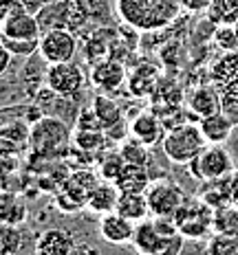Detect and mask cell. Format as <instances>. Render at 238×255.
I'll list each match as a JSON object with an SVG mask.
<instances>
[{
  "instance_id": "cell-1",
  "label": "cell",
  "mask_w": 238,
  "mask_h": 255,
  "mask_svg": "<svg viewBox=\"0 0 238 255\" xmlns=\"http://www.w3.org/2000/svg\"><path fill=\"white\" fill-rule=\"evenodd\" d=\"M183 0H115V13L141 33L166 29L181 15Z\"/></svg>"
},
{
  "instance_id": "cell-2",
  "label": "cell",
  "mask_w": 238,
  "mask_h": 255,
  "mask_svg": "<svg viewBox=\"0 0 238 255\" xmlns=\"http://www.w3.org/2000/svg\"><path fill=\"white\" fill-rule=\"evenodd\" d=\"M205 145H208V141H205L199 124H190V121L170 126L161 141V150L166 152L168 161L174 163V165L192 163L205 150Z\"/></svg>"
},
{
  "instance_id": "cell-3",
  "label": "cell",
  "mask_w": 238,
  "mask_h": 255,
  "mask_svg": "<svg viewBox=\"0 0 238 255\" xmlns=\"http://www.w3.org/2000/svg\"><path fill=\"white\" fill-rule=\"evenodd\" d=\"M174 222L188 240L208 242L214 236V207H210L201 196H188L181 209L174 214Z\"/></svg>"
},
{
  "instance_id": "cell-4",
  "label": "cell",
  "mask_w": 238,
  "mask_h": 255,
  "mask_svg": "<svg viewBox=\"0 0 238 255\" xmlns=\"http://www.w3.org/2000/svg\"><path fill=\"white\" fill-rule=\"evenodd\" d=\"M210 79L223 102V113L238 124V51L223 53L210 68Z\"/></svg>"
},
{
  "instance_id": "cell-5",
  "label": "cell",
  "mask_w": 238,
  "mask_h": 255,
  "mask_svg": "<svg viewBox=\"0 0 238 255\" xmlns=\"http://www.w3.org/2000/svg\"><path fill=\"white\" fill-rule=\"evenodd\" d=\"M192 176L199 183H212V180H221L230 174L236 172L234 158H232L230 150L225 143H208L205 150L194 158L192 163H188Z\"/></svg>"
},
{
  "instance_id": "cell-6",
  "label": "cell",
  "mask_w": 238,
  "mask_h": 255,
  "mask_svg": "<svg viewBox=\"0 0 238 255\" xmlns=\"http://www.w3.org/2000/svg\"><path fill=\"white\" fill-rule=\"evenodd\" d=\"M188 191H185L177 180L172 178H157L150 183V187L146 189V198L150 205V214L152 218L157 216H166V218H174L181 205L188 198Z\"/></svg>"
},
{
  "instance_id": "cell-7",
  "label": "cell",
  "mask_w": 238,
  "mask_h": 255,
  "mask_svg": "<svg viewBox=\"0 0 238 255\" xmlns=\"http://www.w3.org/2000/svg\"><path fill=\"white\" fill-rule=\"evenodd\" d=\"M68 124H64L57 117H42L31 126V147L35 152L53 154L68 143Z\"/></svg>"
},
{
  "instance_id": "cell-8",
  "label": "cell",
  "mask_w": 238,
  "mask_h": 255,
  "mask_svg": "<svg viewBox=\"0 0 238 255\" xmlns=\"http://www.w3.org/2000/svg\"><path fill=\"white\" fill-rule=\"evenodd\" d=\"M77 53V35L71 29H53L42 33L40 38V55L49 64L71 62Z\"/></svg>"
},
{
  "instance_id": "cell-9",
  "label": "cell",
  "mask_w": 238,
  "mask_h": 255,
  "mask_svg": "<svg viewBox=\"0 0 238 255\" xmlns=\"http://www.w3.org/2000/svg\"><path fill=\"white\" fill-rule=\"evenodd\" d=\"M86 84L82 66L77 62H60V64H49L46 71V86L57 95H79Z\"/></svg>"
},
{
  "instance_id": "cell-10",
  "label": "cell",
  "mask_w": 238,
  "mask_h": 255,
  "mask_svg": "<svg viewBox=\"0 0 238 255\" xmlns=\"http://www.w3.org/2000/svg\"><path fill=\"white\" fill-rule=\"evenodd\" d=\"M91 82L95 88L106 95L117 93L124 84H128V73H126L124 62L113 60V57L95 62V66L91 68Z\"/></svg>"
},
{
  "instance_id": "cell-11",
  "label": "cell",
  "mask_w": 238,
  "mask_h": 255,
  "mask_svg": "<svg viewBox=\"0 0 238 255\" xmlns=\"http://www.w3.org/2000/svg\"><path fill=\"white\" fill-rule=\"evenodd\" d=\"M77 238L66 227H46L38 233L35 255H73Z\"/></svg>"
},
{
  "instance_id": "cell-12",
  "label": "cell",
  "mask_w": 238,
  "mask_h": 255,
  "mask_svg": "<svg viewBox=\"0 0 238 255\" xmlns=\"http://www.w3.org/2000/svg\"><path fill=\"white\" fill-rule=\"evenodd\" d=\"M97 236L102 242L108 244H130L132 236H135L137 222H132L130 218L121 216L119 211H110L106 216L97 218Z\"/></svg>"
},
{
  "instance_id": "cell-13",
  "label": "cell",
  "mask_w": 238,
  "mask_h": 255,
  "mask_svg": "<svg viewBox=\"0 0 238 255\" xmlns=\"http://www.w3.org/2000/svg\"><path fill=\"white\" fill-rule=\"evenodd\" d=\"M166 132L168 130H163V124L159 121V117L152 113H139L130 121V136L148 147H157L163 141Z\"/></svg>"
},
{
  "instance_id": "cell-14",
  "label": "cell",
  "mask_w": 238,
  "mask_h": 255,
  "mask_svg": "<svg viewBox=\"0 0 238 255\" xmlns=\"http://www.w3.org/2000/svg\"><path fill=\"white\" fill-rule=\"evenodd\" d=\"M188 108L194 117L203 119V117L221 113L223 110V102H221V95L214 84H201V86L188 93Z\"/></svg>"
},
{
  "instance_id": "cell-15",
  "label": "cell",
  "mask_w": 238,
  "mask_h": 255,
  "mask_svg": "<svg viewBox=\"0 0 238 255\" xmlns=\"http://www.w3.org/2000/svg\"><path fill=\"white\" fill-rule=\"evenodd\" d=\"M38 22L42 33L53 29H71L73 20V0H57V2H46L38 13Z\"/></svg>"
},
{
  "instance_id": "cell-16",
  "label": "cell",
  "mask_w": 238,
  "mask_h": 255,
  "mask_svg": "<svg viewBox=\"0 0 238 255\" xmlns=\"http://www.w3.org/2000/svg\"><path fill=\"white\" fill-rule=\"evenodd\" d=\"M2 38H11V40H40L42 38V29L38 22L35 13H18L11 18L2 20Z\"/></svg>"
},
{
  "instance_id": "cell-17",
  "label": "cell",
  "mask_w": 238,
  "mask_h": 255,
  "mask_svg": "<svg viewBox=\"0 0 238 255\" xmlns=\"http://www.w3.org/2000/svg\"><path fill=\"white\" fill-rule=\"evenodd\" d=\"M166 238L168 236H163V233L157 229L155 220H152V218H148V220L137 222L135 236H132L130 244L135 247V251L141 253V255H157V251L161 249V244H163Z\"/></svg>"
},
{
  "instance_id": "cell-18",
  "label": "cell",
  "mask_w": 238,
  "mask_h": 255,
  "mask_svg": "<svg viewBox=\"0 0 238 255\" xmlns=\"http://www.w3.org/2000/svg\"><path fill=\"white\" fill-rule=\"evenodd\" d=\"M119 194H121V191H119L117 185L104 180V183H99L97 187L91 191L86 207L93 211L95 216H106V214H110V211L117 209Z\"/></svg>"
},
{
  "instance_id": "cell-19",
  "label": "cell",
  "mask_w": 238,
  "mask_h": 255,
  "mask_svg": "<svg viewBox=\"0 0 238 255\" xmlns=\"http://www.w3.org/2000/svg\"><path fill=\"white\" fill-rule=\"evenodd\" d=\"M199 128L208 143H227L232 136V130H234V121L221 110V113L199 119Z\"/></svg>"
},
{
  "instance_id": "cell-20",
  "label": "cell",
  "mask_w": 238,
  "mask_h": 255,
  "mask_svg": "<svg viewBox=\"0 0 238 255\" xmlns=\"http://www.w3.org/2000/svg\"><path fill=\"white\" fill-rule=\"evenodd\" d=\"M115 211H119L121 216L130 218L132 222H141V220L152 218L150 205H148V198H146V191H121L117 209Z\"/></svg>"
},
{
  "instance_id": "cell-21",
  "label": "cell",
  "mask_w": 238,
  "mask_h": 255,
  "mask_svg": "<svg viewBox=\"0 0 238 255\" xmlns=\"http://www.w3.org/2000/svg\"><path fill=\"white\" fill-rule=\"evenodd\" d=\"M128 90L135 97H148L150 93L157 90V68L141 64L128 77Z\"/></svg>"
},
{
  "instance_id": "cell-22",
  "label": "cell",
  "mask_w": 238,
  "mask_h": 255,
  "mask_svg": "<svg viewBox=\"0 0 238 255\" xmlns=\"http://www.w3.org/2000/svg\"><path fill=\"white\" fill-rule=\"evenodd\" d=\"M152 178L146 165H126L121 176L115 180V185L119 187V191H146L150 187Z\"/></svg>"
},
{
  "instance_id": "cell-23",
  "label": "cell",
  "mask_w": 238,
  "mask_h": 255,
  "mask_svg": "<svg viewBox=\"0 0 238 255\" xmlns=\"http://www.w3.org/2000/svg\"><path fill=\"white\" fill-rule=\"evenodd\" d=\"M91 108L95 110V115H97V119L102 121L104 126V132L110 130V128H115L117 124L124 121V117H121V108L117 104H115V99L110 97V95H97V97L93 99V106Z\"/></svg>"
},
{
  "instance_id": "cell-24",
  "label": "cell",
  "mask_w": 238,
  "mask_h": 255,
  "mask_svg": "<svg viewBox=\"0 0 238 255\" xmlns=\"http://www.w3.org/2000/svg\"><path fill=\"white\" fill-rule=\"evenodd\" d=\"M205 18L216 26L238 22V0H214L205 11Z\"/></svg>"
},
{
  "instance_id": "cell-25",
  "label": "cell",
  "mask_w": 238,
  "mask_h": 255,
  "mask_svg": "<svg viewBox=\"0 0 238 255\" xmlns=\"http://www.w3.org/2000/svg\"><path fill=\"white\" fill-rule=\"evenodd\" d=\"M214 233L238 236V207L234 203L214 209Z\"/></svg>"
},
{
  "instance_id": "cell-26",
  "label": "cell",
  "mask_w": 238,
  "mask_h": 255,
  "mask_svg": "<svg viewBox=\"0 0 238 255\" xmlns=\"http://www.w3.org/2000/svg\"><path fill=\"white\" fill-rule=\"evenodd\" d=\"M26 205L20 200L15 194H4L2 196V222L4 225H24L26 222Z\"/></svg>"
},
{
  "instance_id": "cell-27",
  "label": "cell",
  "mask_w": 238,
  "mask_h": 255,
  "mask_svg": "<svg viewBox=\"0 0 238 255\" xmlns=\"http://www.w3.org/2000/svg\"><path fill=\"white\" fill-rule=\"evenodd\" d=\"M121 154H124L126 163H130V165H146L150 163V156H152V147L144 145V143H139L137 139H130L121 143Z\"/></svg>"
},
{
  "instance_id": "cell-28",
  "label": "cell",
  "mask_w": 238,
  "mask_h": 255,
  "mask_svg": "<svg viewBox=\"0 0 238 255\" xmlns=\"http://www.w3.org/2000/svg\"><path fill=\"white\" fill-rule=\"evenodd\" d=\"M126 165H128V163H126L124 154L119 150H113L99 161V176L104 180H108V183H115V180L121 176V172H124Z\"/></svg>"
},
{
  "instance_id": "cell-29",
  "label": "cell",
  "mask_w": 238,
  "mask_h": 255,
  "mask_svg": "<svg viewBox=\"0 0 238 255\" xmlns=\"http://www.w3.org/2000/svg\"><path fill=\"white\" fill-rule=\"evenodd\" d=\"M106 139L108 136H106L104 130H75V134H73V143L84 152L104 150Z\"/></svg>"
},
{
  "instance_id": "cell-30",
  "label": "cell",
  "mask_w": 238,
  "mask_h": 255,
  "mask_svg": "<svg viewBox=\"0 0 238 255\" xmlns=\"http://www.w3.org/2000/svg\"><path fill=\"white\" fill-rule=\"evenodd\" d=\"M208 255H238V236H214L208 240Z\"/></svg>"
},
{
  "instance_id": "cell-31",
  "label": "cell",
  "mask_w": 238,
  "mask_h": 255,
  "mask_svg": "<svg viewBox=\"0 0 238 255\" xmlns=\"http://www.w3.org/2000/svg\"><path fill=\"white\" fill-rule=\"evenodd\" d=\"M212 40H214V44L219 46V51H223V53L238 51V33L234 29V24L216 26V31L212 33Z\"/></svg>"
},
{
  "instance_id": "cell-32",
  "label": "cell",
  "mask_w": 238,
  "mask_h": 255,
  "mask_svg": "<svg viewBox=\"0 0 238 255\" xmlns=\"http://www.w3.org/2000/svg\"><path fill=\"white\" fill-rule=\"evenodd\" d=\"M4 49H9L18 57H31L40 51V40H11V38H0Z\"/></svg>"
},
{
  "instance_id": "cell-33",
  "label": "cell",
  "mask_w": 238,
  "mask_h": 255,
  "mask_svg": "<svg viewBox=\"0 0 238 255\" xmlns=\"http://www.w3.org/2000/svg\"><path fill=\"white\" fill-rule=\"evenodd\" d=\"M0 11H2V20H7L11 15L24 13L26 7L22 4V0H0Z\"/></svg>"
},
{
  "instance_id": "cell-34",
  "label": "cell",
  "mask_w": 238,
  "mask_h": 255,
  "mask_svg": "<svg viewBox=\"0 0 238 255\" xmlns=\"http://www.w3.org/2000/svg\"><path fill=\"white\" fill-rule=\"evenodd\" d=\"M106 247H102V255H141L135 251L132 244H108L104 242Z\"/></svg>"
},
{
  "instance_id": "cell-35",
  "label": "cell",
  "mask_w": 238,
  "mask_h": 255,
  "mask_svg": "<svg viewBox=\"0 0 238 255\" xmlns=\"http://www.w3.org/2000/svg\"><path fill=\"white\" fill-rule=\"evenodd\" d=\"M181 255H208V242L203 240H188Z\"/></svg>"
},
{
  "instance_id": "cell-36",
  "label": "cell",
  "mask_w": 238,
  "mask_h": 255,
  "mask_svg": "<svg viewBox=\"0 0 238 255\" xmlns=\"http://www.w3.org/2000/svg\"><path fill=\"white\" fill-rule=\"evenodd\" d=\"M73 255H102V247H97L93 242H77Z\"/></svg>"
},
{
  "instance_id": "cell-37",
  "label": "cell",
  "mask_w": 238,
  "mask_h": 255,
  "mask_svg": "<svg viewBox=\"0 0 238 255\" xmlns=\"http://www.w3.org/2000/svg\"><path fill=\"white\" fill-rule=\"evenodd\" d=\"M225 145H227V150H230L232 158H234V165H236V169H238V124H234L232 136H230V141H227Z\"/></svg>"
},
{
  "instance_id": "cell-38",
  "label": "cell",
  "mask_w": 238,
  "mask_h": 255,
  "mask_svg": "<svg viewBox=\"0 0 238 255\" xmlns=\"http://www.w3.org/2000/svg\"><path fill=\"white\" fill-rule=\"evenodd\" d=\"M212 2H214V0H185V2H183V7L188 9V11L201 13V11H208Z\"/></svg>"
},
{
  "instance_id": "cell-39",
  "label": "cell",
  "mask_w": 238,
  "mask_h": 255,
  "mask_svg": "<svg viewBox=\"0 0 238 255\" xmlns=\"http://www.w3.org/2000/svg\"><path fill=\"white\" fill-rule=\"evenodd\" d=\"M22 4L26 7V11L29 13H38L40 9L46 4V0H22Z\"/></svg>"
},
{
  "instance_id": "cell-40",
  "label": "cell",
  "mask_w": 238,
  "mask_h": 255,
  "mask_svg": "<svg viewBox=\"0 0 238 255\" xmlns=\"http://www.w3.org/2000/svg\"><path fill=\"white\" fill-rule=\"evenodd\" d=\"M234 29H236V33H238V22H236V24H234Z\"/></svg>"
},
{
  "instance_id": "cell-41",
  "label": "cell",
  "mask_w": 238,
  "mask_h": 255,
  "mask_svg": "<svg viewBox=\"0 0 238 255\" xmlns=\"http://www.w3.org/2000/svg\"><path fill=\"white\" fill-rule=\"evenodd\" d=\"M183 2H185V0H183Z\"/></svg>"
}]
</instances>
